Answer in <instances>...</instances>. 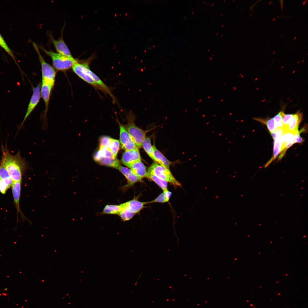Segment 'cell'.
I'll return each instance as SVG.
<instances>
[{
    "label": "cell",
    "instance_id": "20",
    "mask_svg": "<svg viewBox=\"0 0 308 308\" xmlns=\"http://www.w3.org/2000/svg\"><path fill=\"white\" fill-rule=\"evenodd\" d=\"M100 164L117 169L120 165L119 161L117 158L113 157H104L101 158L98 161Z\"/></svg>",
    "mask_w": 308,
    "mask_h": 308
},
{
    "label": "cell",
    "instance_id": "50",
    "mask_svg": "<svg viewBox=\"0 0 308 308\" xmlns=\"http://www.w3.org/2000/svg\"><path fill=\"white\" fill-rule=\"evenodd\" d=\"M209 50H208V51H209Z\"/></svg>",
    "mask_w": 308,
    "mask_h": 308
},
{
    "label": "cell",
    "instance_id": "13",
    "mask_svg": "<svg viewBox=\"0 0 308 308\" xmlns=\"http://www.w3.org/2000/svg\"><path fill=\"white\" fill-rule=\"evenodd\" d=\"M54 85L42 81L40 94L45 105V114L47 112L51 92Z\"/></svg>",
    "mask_w": 308,
    "mask_h": 308
},
{
    "label": "cell",
    "instance_id": "8",
    "mask_svg": "<svg viewBox=\"0 0 308 308\" xmlns=\"http://www.w3.org/2000/svg\"><path fill=\"white\" fill-rule=\"evenodd\" d=\"M41 85L39 84L33 89V94L30 100L21 127L38 103L40 97V89Z\"/></svg>",
    "mask_w": 308,
    "mask_h": 308
},
{
    "label": "cell",
    "instance_id": "33",
    "mask_svg": "<svg viewBox=\"0 0 308 308\" xmlns=\"http://www.w3.org/2000/svg\"><path fill=\"white\" fill-rule=\"evenodd\" d=\"M284 131L283 128H276L274 131L271 133V134L274 140L279 139Z\"/></svg>",
    "mask_w": 308,
    "mask_h": 308
},
{
    "label": "cell",
    "instance_id": "18",
    "mask_svg": "<svg viewBox=\"0 0 308 308\" xmlns=\"http://www.w3.org/2000/svg\"><path fill=\"white\" fill-rule=\"evenodd\" d=\"M121 209L118 215L122 220L125 222L131 219L135 213L129 210L125 205L124 203L120 204Z\"/></svg>",
    "mask_w": 308,
    "mask_h": 308
},
{
    "label": "cell",
    "instance_id": "7",
    "mask_svg": "<svg viewBox=\"0 0 308 308\" xmlns=\"http://www.w3.org/2000/svg\"><path fill=\"white\" fill-rule=\"evenodd\" d=\"M120 133L119 140L122 148L125 151L138 149L131 137L124 126L119 123Z\"/></svg>",
    "mask_w": 308,
    "mask_h": 308
},
{
    "label": "cell",
    "instance_id": "35",
    "mask_svg": "<svg viewBox=\"0 0 308 308\" xmlns=\"http://www.w3.org/2000/svg\"><path fill=\"white\" fill-rule=\"evenodd\" d=\"M9 188V187L0 178V192L4 194Z\"/></svg>",
    "mask_w": 308,
    "mask_h": 308
},
{
    "label": "cell",
    "instance_id": "10",
    "mask_svg": "<svg viewBox=\"0 0 308 308\" xmlns=\"http://www.w3.org/2000/svg\"><path fill=\"white\" fill-rule=\"evenodd\" d=\"M50 36L58 53L70 58H74L64 40L62 35L61 37L57 40L54 39L52 35H50Z\"/></svg>",
    "mask_w": 308,
    "mask_h": 308
},
{
    "label": "cell",
    "instance_id": "1",
    "mask_svg": "<svg viewBox=\"0 0 308 308\" xmlns=\"http://www.w3.org/2000/svg\"><path fill=\"white\" fill-rule=\"evenodd\" d=\"M2 156L0 162L5 167L13 182L21 181L26 167L25 161L19 152L13 155L7 148L2 146Z\"/></svg>",
    "mask_w": 308,
    "mask_h": 308
},
{
    "label": "cell",
    "instance_id": "46",
    "mask_svg": "<svg viewBox=\"0 0 308 308\" xmlns=\"http://www.w3.org/2000/svg\"><path fill=\"white\" fill-rule=\"evenodd\" d=\"M252 15V14H251V15H250V17Z\"/></svg>",
    "mask_w": 308,
    "mask_h": 308
},
{
    "label": "cell",
    "instance_id": "17",
    "mask_svg": "<svg viewBox=\"0 0 308 308\" xmlns=\"http://www.w3.org/2000/svg\"><path fill=\"white\" fill-rule=\"evenodd\" d=\"M153 147L155 161L160 165L169 169L171 162L157 149L155 145H153Z\"/></svg>",
    "mask_w": 308,
    "mask_h": 308
},
{
    "label": "cell",
    "instance_id": "37",
    "mask_svg": "<svg viewBox=\"0 0 308 308\" xmlns=\"http://www.w3.org/2000/svg\"><path fill=\"white\" fill-rule=\"evenodd\" d=\"M306 126H305L300 131H299V132L300 134L302 132H305L307 130V129H306L307 128V127H306Z\"/></svg>",
    "mask_w": 308,
    "mask_h": 308
},
{
    "label": "cell",
    "instance_id": "12",
    "mask_svg": "<svg viewBox=\"0 0 308 308\" xmlns=\"http://www.w3.org/2000/svg\"><path fill=\"white\" fill-rule=\"evenodd\" d=\"M21 181L13 182L11 187L13 201L17 211V215L20 213L22 218H25L20 207L19 201L21 191Z\"/></svg>",
    "mask_w": 308,
    "mask_h": 308
},
{
    "label": "cell",
    "instance_id": "43",
    "mask_svg": "<svg viewBox=\"0 0 308 308\" xmlns=\"http://www.w3.org/2000/svg\"><path fill=\"white\" fill-rule=\"evenodd\" d=\"M275 51H274V52H273V54H274V53H275Z\"/></svg>",
    "mask_w": 308,
    "mask_h": 308
},
{
    "label": "cell",
    "instance_id": "40",
    "mask_svg": "<svg viewBox=\"0 0 308 308\" xmlns=\"http://www.w3.org/2000/svg\"><path fill=\"white\" fill-rule=\"evenodd\" d=\"M275 18L274 17V18H273V19L272 20V21H273L275 20Z\"/></svg>",
    "mask_w": 308,
    "mask_h": 308
},
{
    "label": "cell",
    "instance_id": "5",
    "mask_svg": "<svg viewBox=\"0 0 308 308\" xmlns=\"http://www.w3.org/2000/svg\"><path fill=\"white\" fill-rule=\"evenodd\" d=\"M33 45L37 52L40 63L42 75V81L54 85L56 72L53 67L46 62L39 50L38 47L35 42Z\"/></svg>",
    "mask_w": 308,
    "mask_h": 308
},
{
    "label": "cell",
    "instance_id": "29",
    "mask_svg": "<svg viewBox=\"0 0 308 308\" xmlns=\"http://www.w3.org/2000/svg\"><path fill=\"white\" fill-rule=\"evenodd\" d=\"M298 131H285L279 140L281 145L285 142L291 141L295 134L298 132Z\"/></svg>",
    "mask_w": 308,
    "mask_h": 308
},
{
    "label": "cell",
    "instance_id": "25",
    "mask_svg": "<svg viewBox=\"0 0 308 308\" xmlns=\"http://www.w3.org/2000/svg\"><path fill=\"white\" fill-rule=\"evenodd\" d=\"M254 119L266 125L271 133L277 128L273 118L266 119L259 118H255Z\"/></svg>",
    "mask_w": 308,
    "mask_h": 308
},
{
    "label": "cell",
    "instance_id": "15",
    "mask_svg": "<svg viewBox=\"0 0 308 308\" xmlns=\"http://www.w3.org/2000/svg\"><path fill=\"white\" fill-rule=\"evenodd\" d=\"M132 172L139 178H146L147 173L146 167L141 161L133 164L130 167Z\"/></svg>",
    "mask_w": 308,
    "mask_h": 308
},
{
    "label": "cell",
    "instance_id": "41",
    "mask_svg": "<svg viewBox=\"0 0 308 308\" xmlns=\"http://www.w3.org/2000/svg\"><path fill=\"white\" fill-rule=\"evenodd\" d=\"M296 38H297V37H296H296H295L294 38V39H293V40H295V39Z\"/></svg>",
    "mask_w": 308,
    "mask_h": 308
},
{
    "label": "cell",
    "instance_id": "3",
    "mask_svg": "<svg viewBox=\"0 0 308 308\" xmlns=\"http://www.w3.org/2000/svg\"><path fill=\"white\" fill-rule=\"evenodd\" d=\"M39 47L46 54L51 57L54 67L58 70H68L72 68L74 65L78 62L74 58H70L55 52L51 50H47L42 46H39Z\"/></svg>",
    "mask_w": 308,
    "mask_h": 308
},
{
    "label": "cell",
    "instance_id": "11",
    "mask_svg": "<svg viewBox=\"0 0 308 308\" xmlns=\"http://www.w3.org/2000/svg\"><path fill=\"white\" fill-rule=\"evenodd\" d=\"M117 169L121 173L127 180V183L125 186V187L132 186L136 183L142 182V179L137 176L127 167L122 166L120 164Z\"/></svg>",
    "mask_w": 308,
    "mask_h": 308
},
{
    "label": "cell",
    "instance_id": "22",
    "mask_svg": "<svg viewBox=\"0 0 308 308\" xmlns=\"http://www.w3.org/2000/svg\"><path fill=\"white\" fill-rule=\"evenodd\" d=\"M0 178L9 188L11 187L13 181L7 171L0 162Z\"/></svg>",
    "mask_w": 308,
    "mask_h": 308
},
{
    "label": "cell",
    "instance_id": "38",
    "mask_svg": "<svg viewBox=\"0 0 308 308\" xmlns=\"http://www.w3.org/2000/svg\"><path fill=\"white\" fill-rule=\"evenodd\" d=\"M279 1H280V3L281 11H282L283 8V1L280 0H279Z\"/></svg>",
    "mask_w": 308,
    "mask_h": 308
},
{
    "label": "cell",
    "instance_id": "30",
    "mask_svg": "<svg viewBox=\"0 0 308 308\" xmlns=\"http://www.w3.org/2000/svg\"><path fill=\"white\" fill-rule=\"evenodd\" d=\"M111 138L108 136H103L100 139V147H104L108 149Z\"/></svg>",
    "mask_w": 308,
    "mask_h": 308
},
{
    "label": "cell",
    "instance_id": "2",
    "mask_svg": "<svg viewBox=\"0 0 308 308\" xmlns=\"http://www.w3.org/2000/svg\"><path fill=\"white\" fill-rule=\"evenodd\" d=\"M127 122L123 125L130 134L137 146L142 147V142L145 138L147 131L144 130L138 127L135 124V116L132 111L130 112L127 116Z\"/></svg>",
    "mask_w": 308,
    "mask_h": 308
},
{
    "label": "cell",
    "instance_id": "32",
    "mask_svg": "<svg viewBox=\"0 0 308 308\" xmlns=\"http://www.w3.org/2000/svg\"><path fill=\"white\" fill-rule=\"evenodd\" d=\"M280 112L282 118L283 128L285 129L287 127L293 114H285L283 112Z\"/></svg>",
    "mask_w": 308,
    "mask_h": 308
},
{
    "label": "cell",
    "instance_id": "48",
    "mask_svg": "<svg viewBox=\"0 0 308 308\" xmlns=\"http://www.w3.org/2000/svg\"><path fill=\"white\" fill-rule=\"evenodd\" d=\"M284 34H283V35H282V37L283 36H284Z\"/></svg>",
    "mask_w": 308,
    "mask_h": 308
},
{
    "label": "cell",
    "instance_id": "14",
    "mask_svg": "<svg viewBox=\"0 0 308 308\" xmlns=\"http://www.w3.org/2000/svg\"><path fill=\"white\" fill-rule=\"evenodd\" d=\"M303 117L302 113L299 112L293 114V115L285 131H298L299 123L301 121Z\"/></svg>",
    "mask_w": 308,
    "mask_h": 308
},
{
    "label": "cell",
    "instance_id": "26",
    "mask_svg": "<svg viewBox=\"0 0 308 308\" xmlns=\"http://www.w3.org/2000/svg\"><path fill=\"white\" fill-rule=\"evenodd\" d=\"M281 145L279 139L274 140L273 146V157L268 162L265 166V167H267L274 160H275L281 151Z\"/></svg>",
    "mask_w": 308,
    "mask_h": 308
},
{
    "label": "cell",
    "instance_id": "28",
    "mask_svg": "<svg viewBox=\"0 0 308 308\" xmlns=\"http://www.w3.org/2000/svg\"><path fill=\"white\" fill-rule=\"evenodd\" d=\"M0 46L12 58L15 62L19 68L21 72L22 71L17 63L15 58V57L12 51L8 46L6 42L0 34Z\"/></svg>",
    "mask_w": 308,
    "mask_h": 308
},
{
    "label": "cell",
    "instance_id": "45",
    "mask_svg": "<svg viewBox=\"0 0 308 308\" xmlns=\"http://www.w3.org/2000/svg\"><path fill=\"white\" fill-rule=\"evenodd\" d=\"M269 40V38H268V39L267 40V41H268Z\"/></svg>",
    "mask_w": 308,
    "mask_h": 308
},
{
    "label": "cell",
    "instance_id": "9",
    "mask_svg": "<svg viewBox=\"0 0 308 308\" xmlns=\"http://www.w3.org/2000/svg\"><path fill=\"white\" fill-rule=\"evenodd\" d=\"M140 161H141V157L138 149L125 151L121 159L122 163L129 168L133 164Z\"/></svg>",
    "mask_w": 308,
    "mask_h": 308
},
{
    "label": "cell",
    "instance_id": "47",
    "mask_svg": "<svg viewBox=\"0 0 308 308\" xmlns=\"http://www.w3.org/2000/svg\"><path fill=\"white\" fill-rule=\"evenodd\" d=\"M218 33H216V35H218Z\"/></svg>",
    "mask_w": 308,
    "mask_h": 308
},
{
    "label": "cell",
    "instance_id": "34",
    "mask_svg": "<svg viewBox=\"0 0 308 308\" xmlns=\"http://www.w3.org/2000/svg\"><path fill=\"white\" fill-rule=\"evenodd\" d=\"M277 128H283V125L282 116L279 112L273 118Z\"/></svg>",
    "mask_w": 308,
    "mask_h": 308
},
{
    "label": "cell",
    "instance_id": "6",
    "mask_svg": "<svg viewBox=\"0 0 308 308\" xmlns=\"http://www.w3.org/2000/svg\"><path fill=\"white\" fill-rule=\"evenodd\" d=\"M89 62V60L82 63H79L77 62L72 67L73 70L78 76L83 80L96 88L102 90L86 71V65Z\"/></svg>",
    "mask_w": 308,
    "mask_h": 308
},
{
    "label": "cell",
    "instance_id": "21",
    "mask_svg": "<svg viewBox=\"0 0 308 308\" xmlns=\"http://www.w3.org/2000/svg\"><path fill=\"white\" fill-rule=\"evenodd\" d=\"M104 157H113V155L111 152L106 148L100 147L99 150L94 156V159L96 161L98 162L100 159Z\"/></svg>",
    "mask_w": 308,
    "mask_h": 308
},
{
    "label": "cell",
    "instance_id": "31",
    "mask_svg": "<svg viewBox=\"0 0 308 308\" xmlns=\"http://www.w3.org/2000/svg\"><path fill=\"white\" fill-rule=\"evenodd\" d=\"M169 200L167 199L165 193L163 192L160 194L156 198L153 200L147 202V204L154 202L165 203Z\"/></svg>",
    "mask_w": 308,
    "mask_h": 308
},
{
    "label": "cell",
    "instance_id": "23",
    "mask_svg": "<svg viewBox=\"0 0 308 308\" xmlns=\"http://www.w3.org/2000/svg\"><path fill=\"white\" fill-rule=\"evenodd\" d=\"M151 142L150 138L146 137L142 142V146L149 156L155 161L153 154V147Z\"/></svg>",
    "mask_w": 308,
    "mask_h": 308
},
{
    "label": "cell",
    "instance_id": "36",
    "mask_svg": "<svg viewBox=\"0 0 308 308\" xmlns=\"http://www.w3.org/2000/svg\"><path fill=\"white\" fill-rule=\"evenodd\" d=\"M304 141L303 139L300 136V133L298 131V133L296 139V143H303Z\"/></svg>",
    "mask_w": 308,
    "mask_h": 308
},
{
    "label": "cell",
    "instance_id": "49",
    "mask_svg": "<svg viewBox=\"0 0 308 308\" xmlns=\"http://www.w3.org/2000/svg\"><path fill=\"white\" fill-rule=\"evenodd\" d=\"M223 26V25H222V26H221V27H222Z\"/></svg>",
    "mask_w": 308,
    "mask_h": 308
},
{
    "label": "cell",
    "instance_id": "44",
    "mask_svg": "<svg viewBox=\"0 0 308 308\" xmlns=\"http://www.w3.org/2000/svg\"><path fill=\"white\" fill-rule=\"evenodd\" d=\"M279 16L278 15V16H277V18H279Z\"/></svg>",
    "mask_w": 308,
    "mask_h": 308
},
{
    "label": "cell",
    "instance_id": "27",
    "mask_svg": "<svg viewBox=\"0 0 308 308\" xmlns=\"http://www.w3.org/2000/svg\"><path fill=\"white\" fill-rule=\"evenodd\" d=\"M119 140L111 138L108 150L112 153L114 159L116 158L119 149Z\"/></svg>",
    "mask_w": 308,
    "mask_h": 308
},
{
    "label": "cell",
    "instance_id": "42",
    "mask_svg": "<svg viewBox=\"0 0 308 308\" xmlns=\"http://www.w3.org/2000/svg\"><path fill=\"white\" fill-rule=\"evenodd\" d=\"M271 2H272V1H270V3H269V5H270V4H271Z\"/></svg>",
    "mask_w": 308,
    "mask_h": 308
},
{
    "label": "cell",
    "instance_id": "24",
    "mask_svg": "<svg viewBox=\"0 0 308 308\" xmlns=\"http://www.w3.org/2000/svg\"><path fill=\"white\" fill-rule=\"evenodd\" d=\"M121 209L119 205H107L104 207L102 213L105 214H118Z\"/></svg>",
    "mask_w": 308,
    "mask_h": 308
},
{
    "label": "cell",
    "instance_id": "19",
    "mask_svg": "<svg viewBox=\"0 0 308 308\" xmlns=\"http://www.w3.org/2000/svg\"><path fill=\"white\" fill-rule=\"evenodd\" d=\"M146 178L152 180L158 185L163 191L168 190V182L147 172Z\"/></svg>",
    "mask_w": 308,
    "mask_h": 308
},
{
    "label": "cell",
    "instance_id": "39",
    "mask_svg": "<svg viewBox=\"0 0 308 308\" xmlns=\"http://www.w3.org/2000/svg\"><path fill=\"white\" fill-rule=\"evenodd\" d=\"M307 1V0H306L304 2H303V5H304L305 4L306 2Z\"/></svg>",
    "mask_w": 308,
    "mask_h": 308
},
{
    "label": "cell",
    "instance_id": "4",
    "mask_svg": "<svg viewBox=\"0 0 308 308\" xmlns=\"http://www.w3.org/2000/svg\"><path fill=\"white\" fill-rule=\"evenodd\" d=\"M147 172L174 186H181V184L175 179L169 169L160 165L157 162H154L149 167Z\"/></svg>",
    "mask_w": 308,
    "mask_h": 308
},
{
    "label": "cell",
    "instance_id": "16",
    "mask_svg": "<svg viewBox=\"0 0 308 308\" xmlns=\"http://www.w3.org/2000/svg\"><path fill=\"white\" fill-rule=\"evenodd\" d=\"M124 203L129 210L135 214L142 210L144 205L147 204V202H141L135 199Z\"/></svg>",
    "mask_w": 308,
    "mask_h": 308
}]
</instances>
